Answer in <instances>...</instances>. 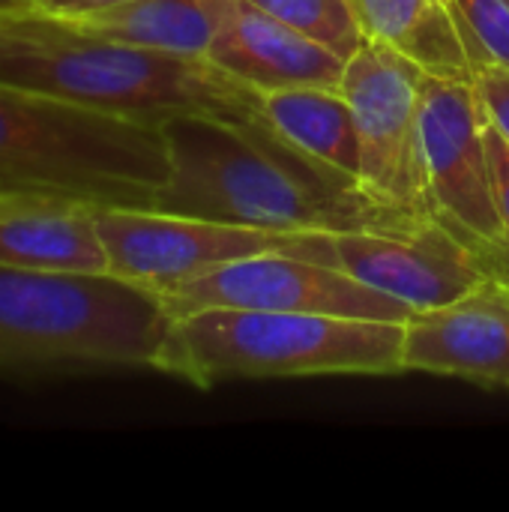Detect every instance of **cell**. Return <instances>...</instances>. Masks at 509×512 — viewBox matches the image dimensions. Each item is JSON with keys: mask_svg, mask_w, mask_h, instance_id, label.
<instances>
[{"mask_svg": "<svg viewBox=\"0 0 509 512\" xmlns=\"http://www.w3.org/2000/svg\"><path fill=\"white\" fill-rule=\"evenodd\" d=\"M486 150L492 162V186H495V201H498V216L504 225V240H507V273H509V141L486 126Z\"/></svg>", "mask_w": 509, "mask_h": 512, "instance_id": "20", "label": "cell"}, {"mask_svg": "<svg viewBox=\"0 0 509 512\" xmlns=\"http://www.w3.org/2000/svg\"><path fill=\"white\" fill-rule=\"evenodd\" d=\"M234 0H126L75 24L129 45L207 57Z\"/></svg>", "mask_w": 509, "mask_h": 512, "instance_id": "15", "label": "cell"}, {"mask_svg": "<svg viewBox=\"0 0 509 512\" xmlns=\"http://www.w3.org/2000/svg\"><path fill=\"white\" fill-rule=\"evenodd\" d=\"M174 318L114 273L0 267V372L156 369Z\"/></svg>", "mask_w": 509, "mask_h": 512, "instance_id": "3", "label": "cell"}, {"mask_svg": "<svg viewBox=\"0 0 509 512\" xmlns=\"http://www.w3.org/2000/svg\"><path fill=\"white\" fill-rule=\"evenodd\" d=\"M363 39L405 54L426 75L474 81V63L447 0H348Z\"/></svg>", "mask_w": 509, "mask_h": 512, "instance_id": "14", "label": "cell"}, {"mask_svg": "<svg viewBox=\"0 0 509 512\" xmlns=\"http://www.w3.org/2000/svg\"><path fill=\"white\" fill-rule=\"evenodd\" d=\"M108 273L162 291L255 255H297L333 267L330 231H270L150 207H96Z\"/></svg>", "mask_w": 509, "mask_h": 512, "instance_id": "6", "label": "cell"}, {"mask_svg": "<svg viewBox=\"0 0 509 512\" xmlns=\"http://www.w3.org/2000/svg\"><path fill=\"white\" fill-rule=\"evenodd\" d=\"M420 135L435 216L480 246L507 273V240L492 186L486 120L474 84L426 75Z\"/></svg>", "mask_w": 509, "mask_h": 512, "instance_id": "9", "label": "cell"}, {"mask_svg": "<svg viewBox=\"0 0 509 512\" xmlns=\"http://www.w3.org/2000/svg\"><path fill=\"white\" fill-rule=\"evenodd\" d=\"M264 117L300 153L360 180V135L342 90H270L264 93Z\"/></svg>", "mask_w": 509, "mask_h": 512, "instance_id": "16", "label": "cell"}, {"mask_svg": "<svg viewBox=\"0 0 509 512\" xmlns=\"http://www.w3.org/2000/svg\"><path fill=\"white\" fill-rule=\"evenodd\" d=\"M168 174L162 126L0 84V192L153 207Z\"/></svg>", "mask_w": 509, "mask_h": 512, "instance_id": "4", "label": "cell"}, {"mask_svg": "<svg viewBox=\"0 0 509 512\" xmlns=\"http://www.w3.org/2000/svg\"><path fill=\"white\" fill-rule=\"evenodd\" d=\"M426 72L390 45L363 39L348 57L342 93L360 135V186L384 204L438 219L420 135Z\"/></svg>", "mask_w": 509, "mask_h": 512, "instance_id": "7", "label": "cell"}, {"mask_svg": "<svg viewBox=\"0 0 509 512\" xmlns=\"http://www.w3.org/2000/svg\"><path fill=\"white\" fill-rule=\"evenodd\" d=\"M156 369L201 390L249 378L402 375L405 321L204 309L174 318Z\"/></svg>", "mask_w": 509, "mask_h": 512, "instance_id": "5", "label": "cell"}, {"mask_svg": "<svg viewBox=\"0 0 509 512\" xmlns=\"http://www.w3.org/2000/svg\"><path fill=\"white\" fill-rule=\"evenodd\" d=\"M171 174L150 210L270 231L414 234L429 216L369 195L360 180L300 153L270 123L183 114L162 123Z\"/></svg>", "mask_w": 509, "mask_h": 512, "instance_id": "1", "label": "cell"}, {"mask_svg": "<svg viewBox=\"0 0 509 512\" xmlns=\"http://www.w3.org/2000/svg\"><path fill=\"white\" fill-rule=\"evenodd\" d=\"M171 318L204 309L318 312L369 321H408L411 306L363 285L345 270L297 255H255L156 291Z\"/></svg>", "mask_w": 509, "mask_h": 512, "instance_id": "8", "label": "cell"}, {"mask_svg": "<svg viewBox=\"0 0 509 512\" xmlns=\"http://www.w3.org/2000/svg\"><path fill=\"white\" fill-rule=\"evenodd\" d=\"M0 84L153 126L183 114L267 123L264 96L207 57L129 45L36 12L0 15Z\"/></svg>", "mask_w": 509, "mask_h": 512, "instance_id": "2", "label": "cell"}, {"mask_svg": "<svg viewBox=\"0 0 509 512\" xmlns=\"http://www.w3.org/2000/svg\"><path fill=\"white\" fill-rule=\"evenodd\" d=\"M405 372L509 390V273L495 270L462 297L411 312Z\"/></svg>", "mask_w": 509, "mask_h": 512, "instance_id": "11", "label": "cell"}, {"mask_svg": "<svg viewBox=\"0 0 509 512\" xmlns=\"http://www.w3.org/2000/svg\"><path fill=\"white\" fill-rule=\"evenodd\" d=\"M471 84L486 126H492L509 141V69L495 63H477Z\"/></svg>", "mask_w": 509, "mask_h": 512, "instance_id": "19", "label": "cell"}, {"mask_svg": "<svg viewBox=\"0 0 509 512\" xmlns=\"http://www.w3.org/2000/svg\"><path fill=\"white\" fill-rule=\"evenodd\" d=\"M249 3L303 30L306 36L324 42L345 60L363 45V33L354 21L348 0H249Z\"/></svg>", "mask_w": 509, "mask_h": 512, "instance_id": "17", "label": "cell"}, {"mask_svg": "<svg viewBox=\"0 0 509 512\" xmlns=\"http://www.w3.org/2000/svg\"><path fill=\"white\" fill-rule=\"evenodd\" d=\"M471 63L509 69V0H447Z\"/></svg>", "mask_w": 509, "mask_h": 512, "instance_id": "18", "label": "cell"}, {"mask_svg": "<svg viewBox=\"0 0 509 512\" xmlns=\"http://www.w3.org/2000/svg\"><path fill=\"white\" fill-rule=\"evenodd\" d=\"M0 267L105 273L96 207L54 192H0Z\"/></svg>", "mask_w": 509, "mask_h": 512, "instance_id": "13", "label": "cell"}, {"mask_svg": "<svg viewBox=\"0 0 509 512\" xmlns=\"http://www.w3.org/2000/svg\"><path fill=\"white\" fill-rule=\"evenodd\" d=\"M333 267L384 291L414 312L444 306L501 270L480 246L441 219L414 234L336 231Z\"/></svg>", "mask_w": 509, "mask_h": 512, "instance_id": "10", "label": "cell"}, {"mask_svg": "<svg viewBox=\"0 0 509 512\" xmlns=\"http://www.w3.org/2000/svg\"><path fill=\"white\" fill-rule=\"evenodd\" d=\"M126 0H27V12L48 15V18H63V21H78L93 12L120 6Z\"/></svg>", "mask_w": 509, "mask_h": 512, "instance_id": "21", "label": "cell"}, {"mask_svg": "<svg viewBox=\"0 0 509 512\" xmlns=\"http://www.w3.org/2000/svg\"><path fill=\"white\" fill-rule=\"evenodd\" d=\"M207 60L255 87L261 96L288 87L339 90L348 63L324 42L273 18L249 0H234Z\"/></svg>", "mask_w": 509, "mask_h": 512, "instance_id": "12", "label": "cell"}, {"mask_svg": "<svg viewBox=\"0 0 509 512\" xmlns=\"http://www.w3.org/2000/svg\"><path fill=\"white\" fill-rule=\"evenodd\" d=\"M27 12V0H0V15H15Z\"/></svg>", "mask_w": 509, "mask_h": 512, "instance_id": "22", "label": "cell"}]
</instances>
